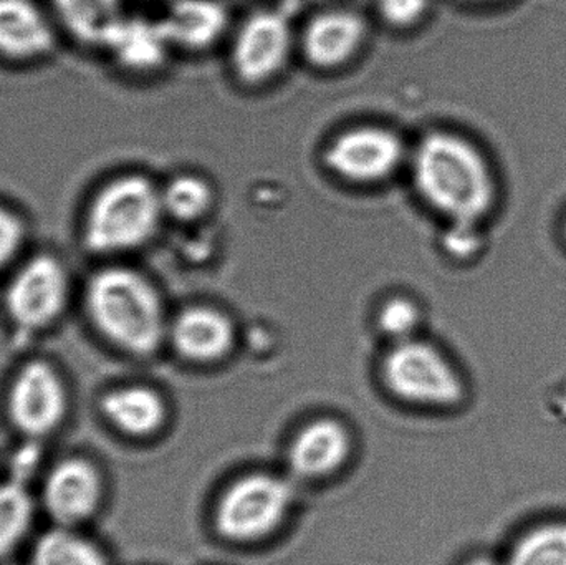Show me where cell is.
<instances>
[{
	"label": "cell",
	"mask_w": 566,
	"mask_h": 565,
	"mask_svg": "<svg viewBox=\"0 0 566 565\" xmlns=\"http://www.w3.org/2000/svg\"><path fill=\"white\" fill-rule=\"evenodd\" d=\"M418 195L449 222L479 224L494 205L491 168L462 136L431 132L422 136L411 159Z\"/></svg>",
	"instance_id": "cell-1"
},
{
	"label": "cell",
	"mask_w": 566,
	"mask_h": 565,
	"mask_svg": "<svg viewBox=\"0 0 566 565\" xmlns=\"http://www.w3.org/2000/svg\"><path fill=\"white\" fill-rule=\"evenodd\" d=\"M85 304L99 334L129 354H153L168 337L161 295L136 269L119 264L98 269L86 284Z\"/></svg>",
	"instance_id": "cell-2"
},
{
	"label": "cell",
	"mask_w": 566,
	"mask_h": 565,
	"mask_svg": "<svg viewBox=\"0 0 566 565\" xmlns=\"http://www.w3.org/2000/svg\"><path fill=\"white\" fill-rule=\"evenodd\" d=\"M166 218L161 188L138 172L102 186L83 218V244L96 255H122L148 244Z\"/></svg>",
	"instance_id": "cell-3"
},
{
	"label": "cell",
	"mask_w": 566,
	"mask_h": 565,
	"mask_svg": "<svg viewBox=\"0 0 566 565\" xmlns=\"http://www.w3.org/2000/svg\"><path fill=\"white\" fill-rule=\"evenodd\" d=\"M72 287V275L59 255L39 252L20 259L3 289L7 317L23 331H43L69 307Z\"/></svg>",
	"instance_id": "cell-4"
},
{
	"label": "cell",
	"mask_w": 566,
	"mask_h": 565,
	"mask_svg": "<svg viewBox=\"0 0 566 565\" xmlns=\"http://www.w3.org/2000/svg\"><path fill=\"white\" fill-rule=\"evenodd\" d=\"M396 397L429 407H455L465 397L464 381L451 362L426 342H399L382 367Z\"/></svg>",
	"instance_id": "cell-5"
},
{
	"label": "cell",
	"mask_w": 566,
	"mask_h": 565,
	"mask_svg": "<svg viewBox=\"0 0 566 565\" xmlns=\"http://www.w3.org/2000/svg\"><path fill=\"white\" fill-rule=\"evenodd\" d=\"M292 503V486L285 480L272 474H251L226 491L216 524L228 540H261L285 520Z\"/></svg>",
	"instance_id": "cell-6"
},
{
	"label": "cell",
	"mask_w": 566,
	"mask_h": 565,
	"mask_svg": "<svg viewBox=\"0 0 566 565\" xmlns=\"http://www.w3.org/2000/svg\"><path fill=\"white\" fill-rule=\"evenodd\" d=\"M323 158L326 168L343 181L376 185L401 168L406 145L398 133L386 126L361 125L336 135Z\"/></svg>",
	"instance_id": "cell-7"
},
{
	"label": "cell",
	"mask_w": 566,
	"mask_h": 565,
	"mask_svg": "<svg viewBox=\"0 0 566 565\" xmlns=\"http://www.w3.org/2000/svg\"><path fill=\"white\" fill-rule=\"evenodd\" d=\"M293 49V29L281 9H262L239 25L232 69L245 85H261L282 72Z\"/></svg>",
	"instance_id": "cell-8"
},
{
	"label": "cell",
	"mask_w": 566,
	"mask_h": 565,
	"mask_svg": "<svg viewBox=\"0 0 566 565\" xmlns=\"http://www.w3.org/2000/svg\"><path fill=\"white\" fill-rule=\"evenodd\" d=\"M66 391L56 372L43 362L25 365L10 388L9 411L22 433L40 437L59 427Z\"/></svg>",
	"instance_id": "cell-9"
},
{
	"label": "cell",
	"mask_w": 566,
	"mask_h": 565,
	"mask_svg": "<svg viewBox=\"0 0 566 565\" xmlns=\"http://www.w3.org/2000/svg\"><path fill=\"white\" fill-rule=\"evenodd\" d=\"M60 33L43 0H0V59L17 63L49 59Z\"/></svg>",
	"instance_id": "cell-10"
},
{
	"label": "cell",
	"mask_w": 566,
	"mask_h": 565,
	"mask_svg": "<svg viewBox=\"0 0 566 565\" xmlns=\"http://www.w3.org/2000/svg\"><path fill=\"white\" fill-rule=\"evenodd\" d=\"M368 23L355 10L326 9L315 13L300 35L303 55L322 70L346 65L365 45Z\"/></svg>",
	"instance_id": "cell-11"
},
{
	"label": "cell",
	"mask_w": 566,
	"mask_h": 565,
	"mask_svg": "<svg viewBox=\"0 0 566 565\" xmlns=\"http://www.w3.org/2000/svg\"><path fill=\"white\" fill-rule=\"evenodd\" d=\"M102 496V483L92 464L66 460L56 464L43 486V503L50 516L63 527L92 516Z\"/></svg>",
	"instance_id": "cell-12"
},
{
	"label": "cell",
	"mask_w": 566,
	"mask_h": 565,
	"mask_svg": "<svg viewBox=\"0 0 566 565\" xmlns=\"http://www.w3.org/2000/svg\"><path fill=\"white\" fill-rule=\"evenodd\" d=\"M168 337L182 357L214 362L234 345V324L218 308L195 305L176 315L169 324Z\"/></svg>",
	"instance_id": "cell-13"
},
{
	"label": "cell",
	"mask_w": 566,
	"mask_h": 565,
	"mask_svg": "<svg viewBox=\"0 0 566 565\" xmlns=\"http://www.w3.org/2000/svg\"><path fill=\"white\" fill-rule=\"evenodd\" d=\"M60 30L76 42L105 50L123 20L125 0H43Z\"/></svg>",
	"instance_id": "cell-14"
},
{
	"label": "cell",
	"mask_w": 566,
	"mask_h": 565,
	"mask_svg": "<svg viewBox=\"0 0 566 565\" xmlns=\"http://www.w3.org/2000/svg\"><path fill=\"white\" fill-rule=\"evenodd\" d=\"M159 22L172 46L205 50L224 35L229 13L219 0H175Z\"/></svg>",
	"instance_id": "cell-15"
},
{
	"label": "cell",
	"mask_w": 566,
	"mask_h": 565,
	"mask_svg": "<svg viewBox=\"0 0 566 565\" xmlns=\"http://www.w3.org/2000/svg\"><path fill=\"white\" fill-rule=\"evenodd\" d=\"M172 49L161 22L126 15L105 50L129 72L149 73L165 65Z\"/></svg>",
	"instance_id": "cell-16"
},
{
	"label": "cell",
	"mask_w": 566,
	"mask_h": 565,
	"mask_svg": "<svg viewBox=\"0 0 566 565\" xmlns=\"http://www.w3.org/2000/svg\"><path fill=\"white\" fill-rule=\"evenodd\" d=\"M348 453L349 437L345 428L333 420H318L296 435L289 461L300 477L318 478L342 467Z\"/></svg>",
	"instance_id": "cell-17"
},
{
	"label": "cell",
	"mask_w": 566,
	"mask_h": 565,
	"mask_svg": "<svg viewBox=\"0 0 566 565\" xmlns=\"http://www.w3.org/2000/svg\"><path fill=\"white\" fill-rule=\"evenodd\" d=\"M102 410L118 430L135 437L155 433L166 415L161 397L145 387L109 391L103 398Z\"/></svg>",
	"instance_id": "cell-18"
},
{
	"label": "cell",
	"mask_w": 566,
	"mask_h": 565,
	"mask_svg": "<svg viewBox=\"0 0 566 565\" xmlns=\"http://www.w3.org/2000/svg\"><path fill=\"white\" fill-rule=\"evenodd\" d=\"M161 201L166 218L195 222L211 212L216 192L208 179L192 172H182L163 186Z\"/></svg>",
	"instance_id": "cell-19"
},
{
	"label": "cell",
	"mask_w": 566,
	"mask_h": 565,
	"mask_svg": "<svg viewBox=\"0 0 566 565\" xmlns=\"http://www.w3.org/2000/svg\"><path fill=\"white\" fill-rule=\"evenodd\" d=\"M505 565H566V521H547L525 531Z\"/></svg>",
	"instance_id": "cell-20"
},
{
	"label": "cell",
	"mask_w": 566,
	"mask_h": 565,
	"mask_svg": "<svg viewBox=\"0 0 566 565\" xmlns=\"http://www.w3.org/2000/svg\"><path fill=\"white\" fill-rule=\"evenodd\" d=\"M32 565H108L103 554L78 534L62 527L40 537Z\"/></svg>",
	"instance_id": "cell-21"
},
{
	"label": "cell",
	"mask_w": 566,
	"mask_h": 565,
	"mask_svg": "<svg viewBox=\"0 0 566 565\" xmlns=\"http://www.w3.org/2000/svg\"><path fill=\"white\" fill-rule=\"evenodd\" d=\"M33 521V503L25 488L15 483L0 484V557L12 553Z\"/></svg>",
	"instance_id": "cell-22"
},
{
	"label": "cell",
	"mask_w": 566,
	"mask_h": 565,
	"mask_svg": "<svg viewBox=\"0 0 566 565\" xmlns=\"http://www.w3.org/2000/svg\"><path fill=\"white\" fill-rule=\"evenodd\" d=\"M421 322L418 304L405 295H392L382 302L378 311V327L386 337L399 342L415 338L416 328Z\"/></svg>",
	"instance_id": "cell-23"
},
{
	"label": "cell",
	"mask_w": 566,
	"mask_h": 565,
	"mask_svg": "<svg viewBox=\"0 0 566 565\" xmlns=\"http://www.w3.org/2000/svg\"><path fill=\"white\" fill-rule=\"evenodd\" d=\"M27 226L13 209L0 205V274L12 271L22 259Z\"/></svg>",
	"instance_id": "cell-24"
},
{
	"label": "cell",
	"mask_w": 566,
	"mask_h": 565,
	"mask_svg": "<svg viewBox=\"0 0 566 565\" xmlns=\"http://www.w3.org/2000/svg\"><path fill=\"white\" fill-rule=\"evenodd\" d=\"M431 0H375L376 13L395 29H411L428 15Z\"/></svg>",
	"instance_id": "cell-25"
},
{
	"label": "cell",
	"mask_w": 566,
	"mask_h": 565,
	"mask_svg": "<svg viewBox=\"0 0 566 565\" xmlns=\"http://www.w3.org/2000/svg\"><path fill=\"white\" fill-rule=\"evenodd\" d=\"M444 248L454 258H471L481 248L479 224L471 222H449L444 234Z\"/></svg>",
	"instance_id": "cell-26"
},
{
	"label": "cell",
	"mask_w": 566,
	"mask_h": 565,
	"mask_svg": "<svg viewBox=\"0 0 566 565\" xmlns=\"http://www.w3.org/2000/svg\"><path fill=\"white\" fill-rule=\"evenodd\" d=\"M465 565H505V561H497L489 556H478L472 557Z\"/></svg>",
	"instance_id": "cell-27"
}]
</instances>
